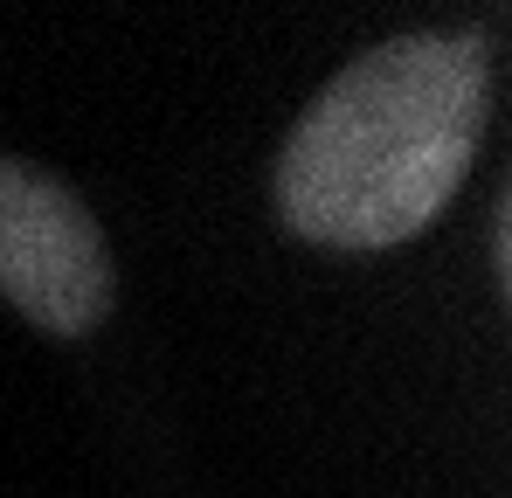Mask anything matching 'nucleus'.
Returning <instances> with one entry per match:
<instances>
[{
    "mask_svg": "<svg viewBox=\"0 0 512 498\" xmlns=\"http://www.w3.org/2000/svg\"><path fill=\"white\" fill-rule=\"evenodd\" d=\"M492 56L478 35H395L346 63L277 153V215L319 249H395L429 229L478 160Z\"/></svg>",
    "mask_w": 512,
    "mask_h": 498,
    "instance_id": "obj_1",
    "label": "nucleus"
},
{
    "mask_svg": "<svg viewBox=\"0 0 512 498\" xmlns=\"http://www.w3.org/2000/svg\"><path fill=\"white\" fill-rule=\"evenodd\" d=\"M0 298L56 339L97 332L118 305V263L97 215L28 160H0Z\"/></svg>",
    "mask_w": 512,
    "mask_h": 498,
    "instance_id": "obj_2",
    "label": "nucleus"
},
{
    "mask_svg": "<svg viewBox=\"0 0 512 498\" xmlns=\"http://www.w3.org/2000/svg\"><path fill=\"white\" fill-rule=\"evenodd\" d=\"M492 256H499V277H506V263H512V201H499V215H492Z\"/></svg>",
    "mask_w": 512,
    "mask_h": 498,
    "instance_id": "obj_3",
    "label": "nucleus"
}]
</instances>
